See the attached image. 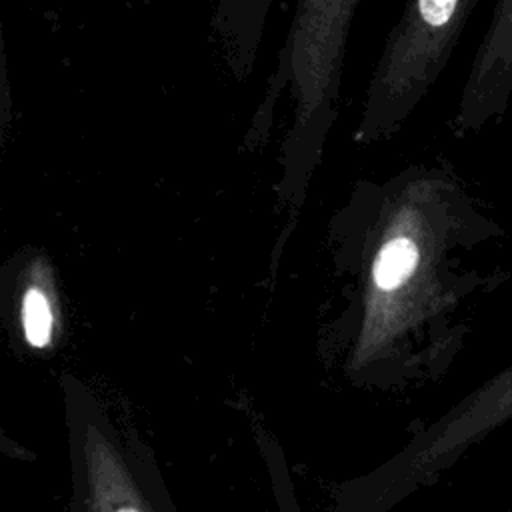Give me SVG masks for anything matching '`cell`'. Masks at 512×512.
Masks as SVG:
<instances>
[{
	"instance_id": "3957f363",
	"label": "cell",
	"mask_w": 512,
	"mask_h": 512,
	"mask_svg": "<svg viewBox=\"0 0 512 512\" xmlns=\"http://www.w3.org/2000/svg\"><path fill=\"white\" fill-rule=\"evenodd\" d=\"M72 512H156L128 464L102 436L84 444Z\"/></svg>"
},
{
	"instance_id": "5b68a950",
	"label": "cell",
	"mask_w": 512,
	"mask_h": 512,
	"mask_svg": "<svg viewBox=\"0 0 512 512\" xmlns=\"http://www.w3.org/2000/svg\"><path fill=\"white\" fill-rule=\"evenodd\" d=\"M22 322L26 340L32 346H46L50 340V328H52V314L46 296L32 288L26 292L22 302Z\"/></svg>"
},
{
	"instance_id": "8992f818",
	"label": "cell",
	"mask_w": 512,
	"mask_h": 512,
	"mask_svg": "<svg viewBox=\"0 0 512 512\" xmlns=\"http://www.w3.org/2000/svg\"><path fill=\"white\" fill-rule=\"evenodd\" d=\"M274 492H276V502H278L280 512H300L298 504H296V498L292 496V490H288L286 486L276 482V490Z\"/></svg>"
},
{
	"instance_id": "6da1fadb",
	"label": "cell",
	"mask_w": 512,
	"mask_h": 512,
	"mask_svg": "<svg viewBox=\"0 0 512 512\" xmlns=\"http://www.w3.org/2000/svg\"><path fill=\"white\" fill-rule=\"evenodd\" d=\"M512 418V364L476 388L426 440L382 470L340 484L330 512H390L414 490L434 480L468 446Z\"/></svg>"
},
{
	"instance_id": "277c9868",
	"label": "cell",
	"mask_w": 512,
	"mask_h": 512,
	"mask_svg": "<svg viewBox=\"0 0 512 512\" xmlns=\"http://www.w3.org/2000/svg\"><path fill=\"white\" fill-rule=\"evenodd\" d=\"M420 246L410 236L392 238L378 254L372 274L380 290H396L414 276L420 266Z\"/></svg>"
},
{
	"instance_id": "7a4b0ae2",
	"label": "cell",
	"mask_w": 512,
	"mask_h": 512,
	"mask_svg": "<svg viewBox=\"0 0 512 512\" xmlns=\"http://www.w3.org/2000/svg\"><path fill=\"white\" fill-rule=\"evenodd\" d=\"M512 96V0H498L478 46L460 106V126L478 130L506 112Z\"/></svg>"
}]
</instances>
